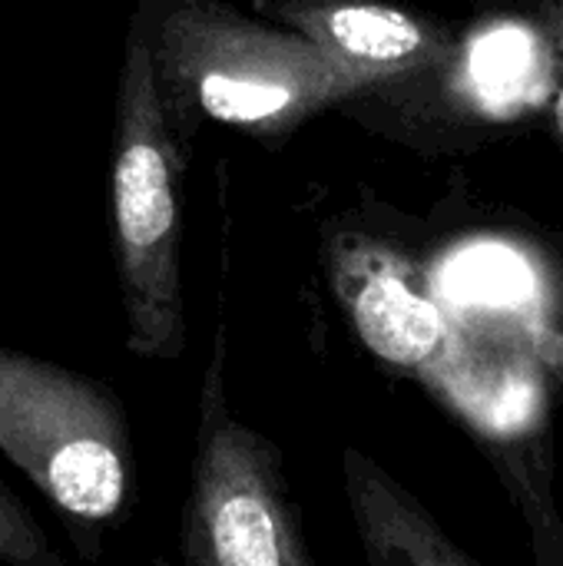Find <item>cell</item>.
Segmentation results:
<instances>
[{
	"mask_svg": "<svg viewBox=\"0 0 563 566\" xmlns=\"http://www.w3.org/2000/svg\"><path fill=\"white\" fill-rule=\"evenodd\" d=\"M176 139L199 119L242 133H289L378 86L302 33L242 17L222 0H139Z\"/></svg>",
	"mask_w": 563,
	"mask_h": 566,
	"instance_id": "1",
	"label": "cell"
},
{
	"mask_svg": "<svg viewBox=\"0 0 563 566\" xmlns=\"http://www.w3.org/2000/svg\"><path fill=\"white\" fill-rule=\"evenodd\" d=\"M110 232L126 352L149 361L183 358V143L163 103L153 40L139 10L133 13L116 90Z\"/></svg>",
	"mask_w": 563,
	"mask_h": 566,
	"instance_id": "2",
	"label": "cell"
},
{
	"mask_svg": "<svg viewBox=\"0 0 563 566\" xmlns=\"http://www.w3.org/2000/svg\"><path fill=\"white\" fill-rule=\"evenodd\" d=\"M0 454L43 494L73 551L96 564L136 504L119 395L100 378L0 348Z\"/></svg>",
	"mask_w": 563,
	"mask_h": 566,
	"instance_id": "3",
	"label": "cell"
},
{
	"mask_svg": "<svg viewBox=\"0 0 563 566\" xmlns=\"http://www.w3.org/2000/svg\"><path fill=\"white\" fill-rule=\"evenodd\" d=\"M179 566H315L279 448L229 411L222 332L202 371Z\"/></svg>",
	"mask_w": 563,
	"mask_h": 566,
	"instance_id": "4",
	"label": "cell"
},
{
	"mask_svg": "<svg viewBox=\"0 0 563 566\" xmlns=\"http://www.w3.org/2000/svg\"><path fill=\"white\" fill-rule=\"evenodd\" d=\"M329 279L358 338L382 361L425 381L455 371V325L411 259L345 232L329 242Z\"/></svg>",
	"mask_w": 563,
	"mask_h": 566,
	"instance_id": "5",
	"label": "cell"
},
{
	"mask_svg": "<svg viewBox=\"0 0 563 566\" xmlns=\"http://www.w3.org/2000/svg\"><path fill=\"white\" fill-rule=\"evenodd\" d=\"M262 10L375 83L438 70L455 56L441 23L382 0H262Z\"/></svg>",
	"mask_w": 563,
	"mask_h": 566,
	"instance_id": "6",
	"label": "cell"
},
{
	"mask_svg": "<svg viewBox=\"0 0 563 566\" xmlns=\"http://www.w3.org/2000/svg\"><path fill=\"white\" fill-rule=\"evenodd\" d=\"M345 494L368 566H481L372 458L342 454Z\"/></svg>",
	"mask_w": 563,
	"mask_h": 566,
	"instance_id": "7",
	"label": "cell"
},
{
	"mask_svg": "<svg viewBox=\"0 0 563 566\" xmlns=\"http://www.w3.org/2000/svg\"><path fill=\"white\" fill-rule=\"evenodd\" d=\"M0 564L7 566H63V557L46 541L30 507L0 478Z\"/></svg>",
	"mask_w": 563,
	"mask_h": 566,
	"instance_id": "8",
	"label": "cell"
},
{
	"mask_svg": "<svg viewBox=\"0 0 563 566\" xmlns=\"http://www.w3.org/2000/svg\"><path fill=\"white\" fill-rule=\"evenodd\" d=\"M538 20H541V33L544 43L551 50L554 60V116H557V129L563 136V0H538Z\"/></svg>",
	"mask_w": 563,
	"mask_h": 566,
	"instance_id": "9",
	"label": "cell"
}]
</instances>
